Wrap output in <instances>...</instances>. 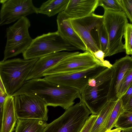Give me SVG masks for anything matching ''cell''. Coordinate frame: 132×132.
I'll return each mask as SVG.
<instances>
[{
	"label": "cell",
	"instance_id": "obj_1",
	"mask_svg": "<svg viewBox=\"0 0 132 132\" xmlns=\"http://www.w3.org/2000/svg\"><path fill=\"white\" fill-rule=\"evenodd\" d=\"M22 94L36 95L44 101L47 106H59L65 110L73 105L76 99L81 98L78 90L56 84L43 78L26 81L11 96L13 97Z\"/></svg>",
	"mask_w": 132,
	"mask_h": 132
},
{
	"label": "cell",
	"instance_id": "obj_2",
	"mask_svg": "<svg viewBox=\"0 0 132 132\" xmlns=\"http://www.w3.org/2000/svg\"><path fill=\"white\" fill-rule=\"evenodd\" d=\"M113 72L112 67L107 68L90 79L81 94V100L91 113L98 115L108 100Z\"/></svg>",
	"mask_w": 132,
	"mask_h": 132
},
{
	"label": "cell",
	"instance_id": "obj_3",
	"mask_svg": "<svg viewBox=\"0 0 132 132\" xmlns=\"http://www.w3.org/2000/svg\"><path fill=\"white\" fill-rule=\"evenodd\" d=\"M39 58H14L0 62V75L7 96H11L23 85Z\"/></svg>",
	"mask_w": 132,
	"mask_h": 132
},
{
	"label": "cell",
	"instance_id": "obj_4",
	"mask_svg": "<svg viewBox=\"0 0 132 132\" xmlns=\"http://www.w3.org/2000/svg\"><path fill=\"white\" fill-rule=\"evenodd\" d=\"M76 50L57 31L44 34L33 39L22 55L24 59L28 60L39 58L55 52Z\"/></svg>",
	"mask_w": 132,
	"mask_h": 132
},
{
	"label": "cell",
	"instance_id": "obj_5",
	"mask_svg": "<svg viewBox=\"0 0 132 132\" xmlns=\"http://www.w3.org/2000/svg\"><path fill=\"white\" fill-rule=\"evenodd\" d=\"M103 23L108 37V43L104 57L125 51L122 41L128 21L123 11L104 10Z\"/></svg>",
	"mask_w": 132,
	"mask_h": 132
},
{
	"label": "cell",
	"instance_id": "obj_6",
	"mask_svg": "<svg viewBox=\"0 0 132 132\" xmlns=\"http://www.w3.org/2000/svg\"><path fill=\"white\" fill-rule=\"evenodd\" d=\"M91 113L81 100L47 124L43 132H80Z\"/></svg>",
	"mask_w": 132,
	"mask_h": 132
},
{
	"label": "cell",
	"instance_id": "obj_7",
	"mask_svg": "<svg viewBox=\"0 0 132 132\" xmlns=\"http://www.w3.org/2000/svg\"><path fill=\"white\" fill-rule=\"evenodd\" d=\"M30 22L26 17L19 19L6 29V42L2 61L23 53L31 43L29 29Z\"/></svg>",
	"mask_w": 132,
	"mask_h": 132
},
{
	"label": "cell",
	"instance_id": "obj_8",
	"mask_svg": "<svg viewBox=\"0 0 132 132\" xmlns=\"http://www.w3.org/2000/svg\"><path fill=\"white\" fill-rule=\"evenodd\" d=\"M13 97L18 119L47 120L48 106L39 97L32 94H22Z\"/></svg>",
	"mask_w": 132,
	"mask_h": 132
},
{
	"label": "cell",
	"instance_id": "obj_9",
	"mask_svg": "<svg viewBox=\"0 0 132 132\" xmlns=\"http://www.w3.org/2000/svg\"><path fill=\"white\" fill-rule=\"evenodd\" d=\"M107 68L97 64L79 71L52 75L45 76L43 78L56 84L76 89L81 94L88 80L94 78Z\"/></svg>",
	"mask_w": 132,
	"mask_h": 132
},
{
	"label": "cell",
	"instance_id": "obj_10",
	"mask_svg": "<svg viewBox=\"0 0 132 132\" xmlns=\"http://www.w3.org/2000/svg\"><path fill=\"white\" fill-rule=\"evenodd\" d=\"M97 64L94 56L89 50L83 53L75 52L74 54L64 58L55 65L46 70L43 72V77L73 72Z\"/></svg>",
	"mask_w": 132,
	"mask_h": 132
},
{
	"label": "cell",
	"instance_id": "obj_11",
	"mask_svg": "<svg viewBox=\"0 0 132 132\" xmlns=\"http://www.w3.org/2000/svg\"><path fill=\"white\" fill-rule=\"evenodd\" d=\"M0 10V26L7 24L33 13L38 8L31 0H2Z\"/></svg>",
	"mask_w": 132,
	"mask_h": 132
},
{
	"label": "cell",
	"instance_id": "obj_12",
	"mask_svg": "<svg viewBox=\"0 0 132 132\" xmlns=\"http://www.w3.org/2000/svg\"><path fill=\"white\" fill-rule=\"evenodd\" d=\"M72 26L77 34L92 53L99 50L91 34V30L103 23V16L94 13L83 17L70 19Z\"/></svg>",
	"mask_w": 132,
	"mask_h": 132
},
{
	"label": "cell",
	"instance_id": "obj_13",
	"mask_svg": "<svg viewBox=\"0 0 132 132\" xmlns=\"http://www.w3.org/2000/svg\"><path fill=\"white\" fill-rule=\"evenodd\" d=\"M112 67L113 72L108 94V101L118 100L117 93L120 83L126 73L132 70V57L126 55L116 60Z\"/></svg>",
	"mask_w": 132,
	"mask_h": 132
},
{
	"label": "cell",
	"instance_id": "obj_14",
	"mask_svg": "<svg viewBox=\"0 0 132 132\" xmlns=\"http://www.w3.org/2000/svg\"><path fill=\"white\" fill-rule=\"evenodd\" d=\"M75 52L60 51L52 53L38 59L27 77L26 81L40 78L47 70L54 66L64 58L74 54Z\"/></svg>",
	"mask_w": 132,
	"mask_h": 132
},
{
	"label": "cell",
	"instance_id": "obj_15",
	"mask_svg": "<svg viewBox=\"0 0 132 132\" xmlns=\"http://www.w3.org/2000/svg\"><path fill=\"white\" fill-rule=\"evenodd\" d=\"M57 22V31L64 39L78 50L84 52L88 50L84 43L73 29L70 18L64 11L59 13Z\"/></svg>",
	"mask_w": 132,
	"mask_h": 132
},
{
	"label": "cell",
	"instance_id": "obj_16",
	"mask_svg": "<svg viewBox=\"0 0 132 132\" xmlns=\"http://www.w3.org/2000/svg\"><path fill=\"white\" fill-rule=\"evenodd\" d=\"M98 0H69L64 12L70 19L80 18L93 13Z\"/></svg>",
	"mask_w": 132,
	"mask_h": 132
},
{
	"label": "cell",
	"instance_id": "obj_17",
	"mask_svg": "<svg viewBox=\"0 0 132 132\" xmlns=\"http://www.w3.org/2000/svg\"><path fill=\"white\" fill-rule=\"evenodd\" d=\"M18 119L15 109L14 97L7 96L2 107V116L0 132H12Z\"/></svg>",
	"mask_w": 132,
	"mask_h": 132
},
{
	"label": "cell",
	"instance_id": "obj_18",
	"mask_svg": "<svg viewBox=\"0 0 132 132\" xmlns=\"http://www.w3.org/2000/svg\"><path fill=\"white\" fill-rule=\"evenodd\" d=\"M47 124L44 120L18 118L14 130L15 132H43Z\"/></svg>",
	"mask_w": 132,
	"mask_h": 132
},
{
	"label": "cell",
	"instance_id": "obj_19",
	"mask_svg": "<svg viewBox=\"0 0 132 132\" xmlns=\"http://www.w3.org/2000/svg\"><path fill=\"white\" fill-rule=\"evenodd\" d=\"M69 0H50L43 3L38 8V13L44 14L48 17L54 16L64 11Z\"/></svg>",
	"mask_w": 132,
	"mask_h": 132
},
{
	"label": "cell",
	"instance_id": "obj_20",
	"mask_svg": "<svg viewBox=\"0 0 132 132\" xmlns=\"http://www.w3.org/2000/svg\"><path fill=\"white\" fill-rule=\"evenodd\" d=\"M116 101H109L98 114L89 132H101L105 128Z\"/></svg>",
	"mask_w": 132,
	"mask_h": 132
},
{
	"label": "cell",
	"instance_id": "obj_21",
	"mask_svg": "<svg viewBox=\"0 0 132 132\" xmlns=\"http://www.w3.org/2000/svg\"><path fill=\"white\" fill-rule=\"evenodd\" d=\"M124 111L120 98L117 101L109 116L106 126L101 132L111 130L114 127L115 123L120 115Z\"/></svg>",
	"mask_w": 132,
	"mask_h": 132
},
{
	"label": "cell",
	"instance_id": "obj_22",
	"mask_svg": "<svg viewBox=\"0 0 132 132\" xmlns=\"http://www.w3.org/2000/svg\"><path fill=\"white\" fill-rule=\"evenodd\" d=\"M114 127L122 130L132 128V112L124 111L117 119Z\"/></svg>",
	"mask_w": 132,
	"mask_h": 132
},
{
	"label": "cell",
	"instance_id": "obj_23",
	"mask_svg": "<svg viewBox=\"0 0 132 132\" xmlns=\"http://www.w3.org/2000/svg\"><path fill=\"white\" fill-rule=\"evenodd\" d=\"M99 42V49L105 53L108 43V37L105 27L103 23L96 28Z\"/></svg>",
	"mask_w": 132,
	"mask_h": 132
},
{
	"label": "cell",
	"instance_id": "obj_24",
	"mask_svg": "<svg viewBox=\"0 0 132 132\" xmlns=\"http://www.w3.org/2000/svg\"><path fill=\"white\" fill-rule=\"evenodd\" d=\"M131 84L132 70L129 71L126 73L120 83L117 93L118 100L126 93Z\"/></svg>",
	"mask_w": 132,
	"mask_h": 132
},
{
	"label": "cell",
	"instance_id": "obj_25",
	"mask_svg": "<svg viewBox=\"0 0 132 132\" xmlns=\"http://www.w3.org/2000/svg\"><path fill=\"white\" fill-rule=\"evenodd\" d=\"M124 36L125 39L124 47L127 55L132 54V24L128 23L126 26Z\"/></svg>",
	"mask_w": 132,
	"mask_h": 132
},
{
	"label": "cell",
	"instance_id": "obj_26",
	"mask_svg": "<svg viewBox=\"0 0 132 132\" xmlns=\"http://www.w3.org/2000/svg\"><path fill=\"white\" fill-rule=\"evenodd\" d=\"M102 7L104 10L114 11H122L118 0H98V6Z\"/></svg>",
	"mask_w": 132,
	"mask_h": 132
},
{
	"label": "cell",
	"instance_id": "obj_27",
	"mask_svg": "<svg viewBox=\"0 0 132 132\" xmlns=\"http://www.w3.org/2000/svg\"><path fill=\"white\" fill-rule=\"evenodd\" d=\"M127 18L132 22V0H118Z\"/></svg>",
	"mask_w": 132,
	"mask_h": 132
},
{
	"label": "cell",
	"instance_id": "obj_28",
	"mask_svg": "<svg viewBox=\"0 0 132 132\" xmlns=\"http://www.w3.org/2000/svg\"><path fill=\"white\" fill-rule=\"evenodd\" d=\"M98 115L92 114L89 116L80 132H89Z\"/></svg>",
	"mask_w": 132,
	"mask_h": 132
},
{
	"label": "cell",
	"instance_id": "obj_29",
	"mask_svg": "<svg viewBox=\"0 0 132 132\" xmlns=\"http://www.w3.org/2000/svg\"><path fill=\"white\" fill-rule=\"evenodd\" d=\"M98 65L103 66L104 61V53L102 50H99L96 52L92 53Z\"/></svg>",
	"mask_w": 132,
	"mask_h": 132
},
{
	"label": "cell",
	"instance_id": "obj_30",
	"mask_svg": "<svg viewBox=\"0 0 132 132\" xmlns=\"http://www.w3.org/2000/svg\"><path fill=\"white\" fill-rule=\"evenodd\" d=\"M131 97H132V84L131 85L126 93L120 98L123 108Z\"/></svg>",
	"mask_w": 132,
	"mask_h": 132
},
{
	"label": "cell",
	"instance_id": "obj_31",
	"mask_svg": "<svg viewBox=\"0 0 132 132\" xmlns=\"http://www.w3.org/2000/svg\"><path fill=\"white\" fill-rule=\"evenodd\" d=\"M123 109L125 111L132 112V97L123 107Z\"/></svg>",
	"mask_w": 132,
	"mask_h": 132
},
{
	"label": "cell",
	"instance_id": "obj_32",
	"mask_svg": "<svg viewBox=\"0 0 132 132\" xmlns=\"http://www.w3.org/2000/svg\"><path fill=\"white\" fill-rule=\"evenodd\" d=\"M7 95L4 93L0 88V105L2 108L3 103Z\"/></svg>",
	"mask_w": 132,
	"mask_h": 132
},
{
	"label": "cell",
	"instance_id": "obj_33",
	"mask_svg": "<svg viewBox=\"0 0 132 132\" xmlns=\"http://www.w3.org/2000/svg\"><path fill=\"white\" fill-rule=\"evenodd\" d=\"M103 66L108 68H110L112 66V65L110 64L109 61L107 60H104L103 63Z\"/></svg>",
	"mask_w": 132,
	"mask_h": 132
},
{
	"label": "cell",
	"instance_id": "obj_34",
	"mask_svg": "<svg viewBox=\"0 0 132 132\" xmlns=\"http://www.w3.org/2000/svg\"><path fill=\"white\" fill-rule=\"evenodd\" d=\"M0 88L2 91L5 94L7 95L6 90L4 87L3 83L2 82L1 78L0 75Z\"/></svg>",
	"mask_w": 132,
	"mask_h": 132
},
{
	"label": "cell",
	"instance_id": "obj_35",
	"mask_svg": "<svg viewBox=\"0 0 132 132\" xmlns=\"http://www.w3.org/2000/svg\"><path fill=\"white\" fill-rule=\"evenodd\" d=\"M122 129L119 128H116L112 130H107L105 132H121Z\"/></svg>",
	"mask_w": 132,
	"mask_h": 132
},
{
	"label": "cell",
	"instance_id": "obj_36",
	"mask_svg": "<svg viewBox=\"0 0 132 132\" xmlns=\"http://www.w3.org/2000/svg\"><path fill=\"white\" fill-rule=\"evenodd\" d=\"M121 132H132V128L122 129Z\"/></svg>",
	"mask_w": 132,
	"mask_h": 132
},
{
	"label": "cell",
	"instance_id": "obj_37",
	"mask_svg": "<svg viewBox=\"0 0 132 132\" xmlns=\"http://www.w3.org/2000/svg\"><path fill=\"white\" fill-rule=\"evenodd\" d=\"M2 116V108L0 105V129H1Z\"/></svg>",
	"mask_w": 132,
	"mask_h": 132
},
{
	"label": "cell",
	"instance_id": "obj_38",
	"mask_svg": "<svg viewBox=\"0 0 132 132\" xmlns=\"http://www.w3.org/2000/svg\"></svg>",
	"mask_w": 132,
	"mask_h": 132
}]
</instances>
